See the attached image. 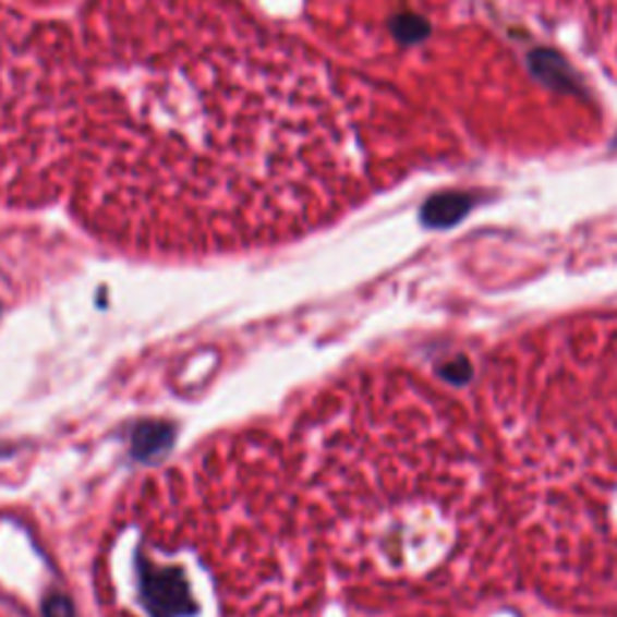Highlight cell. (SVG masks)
I'll return each mask as SVG.
<instances>
[{"instance_id":"cell-4","label":"cell","mask_w":617,"mask_h":617,"mask_svg":"<svg viewBox=\"0 0 617 617\" xmlns=\"http://www.w3.org/2000/svg\"><path fill=\"white\" fill-rule=\"evenodd\" d=\"M44 617H75V610L71 601L61 596V593H53V596H49L47 603H44Z\"/></svg>"},{"instance_id":"cell-3","label":"cell","mask_w":617,"mask_h":617,"mask_svg":"<svg viewBox=\"0 0 617 617\" xmlns=\"http://www.w3.org/2000/svg\"><path fill=\"white\" fill-rule=\"evenodd\" d=\"M394 29L403 41H420L430 32V27L420 17H398Z\"/></svg>"},{"instance_id":"cell-2","label":"cell","mask_w":617,"mask_h":617,"mask_svg":"<svg viewBox=\"0 0 617 617\" xmlns=\"http://www.w3.org/2000/svg\"><path fill=\"white\" fill-rule=\"evenodd\" d=\"M174 441V427L167 422H145L133 434V453L138 459H150V456L165 451Z\"/></svg>"},{"instance_id":"cell-5","label":"cell","mask_w":617,"mask_h":617,"mask_svg":"<svg viewBox=\"0 0 617 617\" xmlns=\"http://www.w3.org/2000/svg\"><path fill=\"white\" fill-rule=\"evenodd\" d=\"M441 372H444V376H447V379L461 384V382L468 379V374H471V367H468L465 360H456V362L444 364Z\"/></svg>"},{"instance_id":"cell-1","label":"cell","mask_w":617,"mask_h":617,"mask_svg":"<svg viewBox=\"0 0 617 617\" xmlns=\"http://www.w3.org/2000/svg\"><path fill=\"white\" fill-rule=\"evenodd\" d=\"M473 205L475 198L468 196V193H439V196H432L422 205V222L434 227V230H439V227H453L471 213Z\"/></svg>"}]
</instances>
